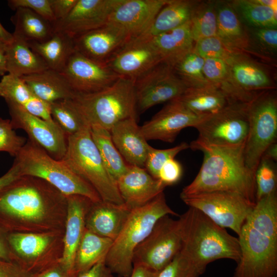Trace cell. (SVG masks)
<instances>
[{"label":"cell","instance_id":"cell-49","mask_svg":"<svg viewBox=\"0 0 277 277\" xmlns=\"http://www.w3.org/2000/svg\"><path fill=\"white\" fill-rule=\"evenodd\" d=\"M8 4L14 10L19 8H27L51 22L56 21L50 0H10L8 1Z\"/></svg>","mask_w":277,"mask_h":277},{"label":"cell","instance_id":"cell-35","mask_svg":"<svg viewBox=\"0 0 277 277\" xmlns=\"http://www.w3.org/2000/svg\"><path fill=\"white\" fill-rule=\"evenodd\" d=\"M112 243V240L85 229L75 257L74 277L105 259Z\"/></svg>","mask_w":277,"mask_h":277},{"label":"cell","instance_id":"cell-59","mask_svg":"<svg viewBox=\"0 0 277 277\" xmlns=\"http://www.w3.org/2000/svg\"><path fill=\"white\" fill-rule=\"evenodd\" d=\"M262 157L276 162L277 160V143H273L264 151Z\"/></svg>","mask_w":277,"mask_h":277},{"label":"cell","instance_id":"cell-29","mask_svg":"<svg viewBox=\"0 0 277 277\" xmlns=\"http://www.w3.org/2000/svg\"><path fill=\"white\" fill-rule=\"evenodd\" d=\"M21 78L37 97L49 105L72 100L76 94L62 73L51 69Z\"/></svg>","mask_w":277,"mask_h":277},{"label":"cell","instance_id":"cell-18","mask_svg":"<svg viewBox=\"0 0 277 277\" xmlns=\"http://www.w3.org/2000/svg\"><path fill=\"white\" fill-rule=\"evenodd\" d=\"M123 0H77L64 18L52 23L54 30L73 38L108 23L113 10Z\"/></svg>","mask_w":277,"mask_h":277},{"label":"cell","instance_id":"cell-3","mask_svg":"<svg viewBox=\"0 0 277 277\" xmlns=\"http://www.w3.org/2000/svg\"><path fill=\"white\" fill-rule=\"evenodd\" d=\"M244 146H212L192 141L189 148L202 151L204 159L199 173L183 189L180 197L211 191H229L255 203L254 173L245 164Z\"/></svg>","mask_w":277,"mask_h":277},{"label":"cell","instance_id":"cell-47","mask_svg":"<svg viewBox=\"0 0 277 277\" xmlns=\"http://www.w3.org/2000/svg\"><path fill=\"white\" fill-rule=\"evenodd\" d=\"M203 72L210 83L220 86L224 89L228 87L229 68L226 61L219 58H205Z\"/></svg>","mask_w":277,"mask_h":277},{"label":"cell","instance_id":"cell-14","mask_svg":"<svg viewBox=\"0 0 277 277\" xmlns=\"http://www.w3.org/2000/svg\"><path fill=\"white\" fill-rule=\"evenodd\" d=\"M187 88L172 67L162 62L134 80L136 111L177 99Z\"/></svg>","mask_w":277,"mask_h":277},{"label":"cell","instance_id":"cell-1","mask_svg":"<svg viewBox=\"0 0 277 277\" xmlns=\"http://www.w3.org/2000/svg\"><path fill=\"white\" fill-rule=\"evenodd\" d=\"M67 196L45 180L23 175L0 190V227L7 233L64 232Z\"/></svg>","mask_w":277,"mask_h":277},{"label":"cell","instance_id":"cell-30","mask_svg":"<svg viewBox=\"0 0 277 277\" xmlns=\"http://www.w3.org/2000/svg\"><path fill=\"white\" fill-rule=\"evenodd\" d=\"M216 36L231 50L241 54L250 48L247 31L229 2H215Z\"/></svg>","mask_w":277,"mask_h":277},{"label":"cell","instance_id":"cell-44","mask_svg":"<svg viewBox=\"0 0 277 277\" xmlns=\"http://www.w3.org/2000/svg\"><path fill=\"white\" fill-rule=\"evenodd\" d=\"M189 148L186 142L168 149H157L149 146L144 168L154 178L157 179L159 172L168 160L174 159L180 152Z\"/></svg>","mask_w":277,"mask_h":277},{"label":"cell","instance_id":"cell-6","mask_svg":"<svg viewBox=\"0 0 277 277\" xmlns=\"http://www.w3.org/2000/svg\"><path fill=\"white\" fill-rule=\"evenodd\" d=\"M72 102L90 127L110 130L117 123L136 117L134 80L120 77L107 88L76 94Z\"/></svg>","mask_w":277,"mask_h":277},{"label":"cell","instance_id":"cell-7","mask_svg":"<svg viewBox=\"0 0 277 277\" xmlns=\"http://www.w3.org/2000/svg\"><path fill=\"white\" fill-rule=\"evenodd\" d=\"M21 176L29 175L47 182L65 196L82 195L93 202L101 199L94 188L61 160L52 157L29 139L15 157Z\"/></svg>","mask_w":277,"mask_h":277},{"label":"cell","instance_id":"cell-2","mask_svg":"<svg viewBox=\"0 0 277 277\" xmlns=\"http://www.w3.org/2000/svg\"><path fill=\"white\" fill-rule=\"evenodd\" d=\"M238 240L241 256L233 277L277 276V194L257 201Z\"/></svg>","mask_w":277,"mask_h":277},{"label":"cell","instance_id":"cell-15","mask_svg":"<svg viewBox=\"0 0 277 277\" xmlns=\"http://www.w3.org/2000/svg\"><path fill=\"white\" fill-rule=\"evenodd\" d=\"M14 129H22L29 140L43 148L52 157L61 160L67 149V135L55 122L34 115L21 107L8 103Z\"/></svg>","mask_w":277,"mask_h":277},{"label":"cell","instance_id":"cell-52","mask_svg":"<svg viewBox=\"0 0 277 277\" xmlns=\"http://www.w3.org/2000/svg\"><path fill=\"white\" fill-rule=\"evenodd\" d=\"M0 277H32V274L13 262L0 260Z\"/></svg>","mask_w":277,"mask_h":277},{"label":"cell","instance_id":"cell-57","mask_svg":"<svg viewBox=\"0 0 277 277\" xmlns=\"http://www.w3.org/2000/svg\"><path fill=\"white\" fill-rule=\"evenodd\" d=\"M129 277H157L159 272L141 265L134 264Z\"/></svg>","mask_w":277,"mask_h":277},{"label":"cell","instance_id":"cell-53","mask_svg":"<svg viewBox=\"0 0 277 277\" xmlns=\"http://www.w3.org/2000/svg\"><path fill=\"white\" fill-rule=\"evenodd\" d=\"M75 277H114L113 273L102 260L89 269L77 274Z\"/></svg>","mask_w":277,"mask_h":277},{"label":"cell","instance_id":"cell-20","mask_svg":"<svg viewBox=\"0 0 277 277\" xmlns=\"http://www.w3.org/2000/svg\"><path fill=\"white\" fill-rule=\"evenodd\" d=\"M131 38L124 30L107 24L73 41L75 50L93 61L107 64Z\"/></svg>","mask_w":277,"mask_h":277},{"label":"cell","instance_id":"cell-33","mask_svg":"<svg viewBox=\"0 0 277 277\" xmlns=\"http://www.w3.org/2000/svg\"><path fill=\"white\" fill-rule=\"evenodd\" d=\"M27 43L49 69L59 72L63 70L68 59L75 50L73 38L60 31H54L51 36L44 42Z\"/></svg>","mask_w":277,"mask_h":277},{"label":"cell","instance_id":"cell-56","mask_svg":"<svg viewBox=\"0 0 277 277\" xmlns=\"http://www.w3.org/2000/svg\"><path fill=\"white\" fill-rule=\"evenodd\" d=\"M7 232L0 227V260L11 261V252L7 240Z\"/></svg>","mask_w":277,"mask_h":277},{"label":"cell","instance_id":"cell-34","mask_svg":"<svg viewBox=\"0 0 277 277\" xmlns=\"http://www.w3.org/2000/svg\"><path fill=\"white\" fill-rule=\"evenodd\" d=\"M197 2L169 0L159 12L145 34L154 36L188 23L190 21L193 10Z\"/></svg>","mask_w":277,"mask_h":277},{"label":"cell","instance_id":"cell-12","mask_svg":"<svg viewBox=\"0 0 277 277\" xmlns=\"http://www.w3.org/2000/svg\"><path fill=\"white\" fill-rule=\"evenodd\" d=\"M189 207L195 208L219 226L230 228L238 235L255 203L229 191H211L181 196Z\"/></svg>","mask_w":277,"mask_h":277},{"label":"cell","instance_id":"cell-25","mask_svg":"<svg viewBox=\"0 0 277 277\" xmlns=\"http://www.w3.org/2000/svg\"><path fill=\"white\" fill-rule=\"evenodd\" d=\"M131 210L121 204L102 200L92 202L85 217V228L100 236L112 240L117 237Z\"/></svg>","mask_w":277,"mask_h":277},{"label":"cell","instance_id":"cell-13","mask_svg":"<svg viewBox=\"0 0 277 277\" xmlns=\"http://www.w3.org/2000/svg\"><path fill=\"white\" fill-rule=\"evenodd\" d=\"M182 239L179 219L166 215L159 219L133 253V265L160 272L181 251Z\"/></svg>","mask_w":277,"mask_h":277},{"label":"cell","instance_id":"cell-32","mask_svg":"<svg viewBox=\"0 0 277 277\" xmlns=\"http://www.w3.org/2000/svg\"><path fill=\"white\" fill-rule=\"evenodd\" d=\"M12 34L13 40L4 48L7 72L21 77L49 69L25 40Z\"/></svg>","mask_w":277,"mask_h":277},{"label":"cell","instance_id":"cell-17","mask_svg":"<svg viewBox=\"0 0 277 277\" xmlns=\"http://www.w3.org/2000/svg\"><path fill=\"white\" fill-rule=\"evenodd\" d=\"M162 62L152 37L144 34L131 38L106 64L120 77L135 80Z\"/></svg>","mask_w":277,"mask_h":277},{"label":"cell","instance_id":"cell-27","mask_svg":"<svg viewBox=\"0 0 277 277\" xmlns=\"http://www.w3.org/2000/svg\"><path fill=\"white\" fill-rule=\"evenodd\" d=\"M178 99L190 111L203 116L215 114L235 102H242L234 99L220 86L212 84L187 88Z\"/></svg>","mask_w":277,"mask_h":277},{"label":"cell","instance_id":"cell-23","mask_svg":"<svg viewBox=\"0 0 277 277\" xmlns=\"http://www.w3.org/2000/svg\"><path fill=\"white\" fill-rule=\"evenodd\" d=\"M116 184L124 203L131 210L146 205L166 187L145 168L131 165Z\"/></svg>","mask_w":277,"mask_h":277},{"label":"cell","instance_id":"cell-28","mask_svg":"<svg viewBox=\"0 0 277 277\" xmlns=\"http://www.w3.org/2000/svg\"><path fill=\"white\" fill-rule=\"evenodd\" d=\"M0 96L6 102L18 105L29 113L49 122H54L50 106L37 97L21 77L7 74L0 81Z\"/></svg>","mask_w":277,"mask_h":277},{"label":"cell","instance_id":"cell-16","mask_svg":"<svg viewBox=\"0 0 277 277\" xmlns=\"http://www.w3.org/2000/svg\"><path fill=\"white\" fill-rule=\"evenodd\" d=\"M76 94L102 90L120 76L106 64L93 61L74 50L61 71Z\"/></svg>","mask_w":277,"mask_h":277},{"label":"cell","instance_id":"cell-24","mask_svg":"<svg viewBox=\"0 0 277 277\" xmlns=\"http://www.w3.org/2000/svg\"><path fill=\"white\" fill-rule=\"evenodd\" d=\"M227 63L229 68V84L238 90L256 94L274 88L266 70L244 54L235 55Z\"/></svg>","mask_w":277,"mask_h":277},{"label":"cell","instance_id":"cell-11","mask_svg":"<svg viewBox=\"0 0 277 277\" xmlns=\"http://www.w3.org/2000/svg\"><path fill=\"white\" fill-rule=\"evenodd\" d=\"M251 101L235 102L205 118L194 127L199 135L193 141L217 147L245 145L249 131V105Z\"/></svg>","mask_w":277,"mask_h":277},{"label":"cell","instance_id":"cell-26","mask_svg":"<svg viewBox=\"0 0 277 277\" xmlns=\"http://www.w3.org/2000/svg\"><path fill=\"white\" fill-rule=\"evenodd\" d=\"M112 141L129 165L144 168L149 145L135 117L123 120L110 130Z\"/></svg>","mask_w":277,"mask_h":277},{"label":"cell","instance_id":"cell-41","mask_svg":"<svg viewBox=\"0 0 277 277\" xmlns=\"http://www.w3.org/2000/svg\"><path fill=\"white\" fill-rule=\"evenodd\" d=\"M204 59L193 50L173 67L175 74L189 87H199L211 84L203 72Z\"/></svg>","mask_w":277,"mask_h":277},{"label":"cell","instance_id":"cell-51","mask_svg":"<svg viewBox=\"0 0 277 277\" xmlns=\"http://www.w3.org/2000/svg\"><path fill=\"white\" fill-rule=\"evenodd\" d=\"M77 2V0H50L51 9L55 21L66 17L73 8Z\"/></svg>","mask_w":277,"mask_h":277},{"label":"cell","instance_id":"cell-61","mask_svg":"<svg viewBox=\"0 0 277 277\" xmlns=\"http://www.w3.org/2000/svg\"><path fill=\"white\" fill-rule=\"evenodd\" d=\"M258 3L270 7L277 11V1L275 0H254Z\"/></svg>","mask_w":277,"mask_h":277},{"label":"cell","instance_id":"cell-10","mask_svg":"<svg viewBox=\"0 0 277 277\" xmlns=\"http://www.w3.org/2000/svg\"><path fill=\"white\" fill-rule=\"evenodd\" d=\"M249 131L244 156L247 167L253 173L267 148L276 142L277 99L274 92L258 93L249 105Z\"/></svg>","mask_w":277,"mask_h":277},{"label":"cell","instance_id":"cell-9","mask_svg":"<svg viewBox=\"0 0 277 277\" xmlns=\"http://www.w3.org/2000/svg\"><path fill=\"white\" fill-rule=\"evenodd\" d=\"M64 232L8 233L11 261L32 274L58 263L63 252Z\"/></svg>","mask_w":277,"mask_h":277},{"label":"cell","instance_id":"cell-36","mask_svg":"<svg viewBox=\"0 0 277 277\" xmlns=\"http://www.w3.org/2000/svg\"><path fill=\"white\" fill-rule=\"evenodd\" d=\"M11 19L15 27L13 34L27 42H44L54 32L52 22L29 9L17 8Z\"/></svg>","mask_w":277,"mask_h":277},{"label":"cell","instance_id":"cell-40","mask_svg":"<svg viewBox=\"0 0 277 277\" xmlns=\"http://www.w3.org/2000/svg\"><path fill=\"white\" fill-rule=\"evenodd\" d=\"M50 106L52 119L68 136L77 132L87 124L72 100L57 101Z\"/></svg>","mask_w":277,"mask_h":277},{"label":"cell","instance_id":"cell-22","mask_svg":"<svg viewBox=\"0 0 277 277\" xmlns=\"http://www.w3.org/2000/svg\"><path fill=\"white\" fill-rule=\"evenodd\" d=\"M67 211L63 238V252L60 261L62 267L74 277L75 257L85 230V217L92 202L80 195L67 196Z\"/></svg>","mask_w":277,"mask_h":277},{"label":"cell","instance_id":"cell-8","mask_svg":"<svg viewBox=\"0 0 277 277\" xmlns=\"http://www.w3.org/2000/svg\"><path fill=\"white\" fill-rule=\"evenodd\" d=\"M61 161L89 183L102 201L124 203L116 181L104 165L89 125L68 136L66 151Z\"/></svg>","mask_w":277,"mask_h":277},{"label":"cell","instance_id":"cell-46","mask_svg":"<svg viewBox=\"0 0 277 277\" xmlns=\"http://www.w3.org/2000/svg\"><path fill=\"white\" fill-rule=\"evenodd\" d=\"M26 142L24 137L17 135L11 120L0 118V151L15 157Z\"/></svg>","mask_w":277,"mask_h":277},{"label":"cell","instance_id":"cell-50","mask_svg":"<svg viewBox=\"0 0 277 277\" xmlns=\"http://www.w3.org/2000/svg\"><path fill=\"white\" fill-rule=\"evenodd\" d=\"M183 173L182 166L174 159L168 160L160 169L157 180L165 186L172 185L177 183Z\"/></svg>","mask_w":277,"mask_h":277},{"label":"cell","instance_id":"cell-48","mask_svg":"<svg viewBox=\"0 0 277 277\" xmlns=\"http://www.w3.org/2000/svg\"><path fill=\"white\" fill-rule=\"evenodd\" d=\"M249 38L256 44L261 50L269 54H274L277 50L276 28L248 27Z\"/></svg>","mask_w":277,"mask_h":277},{"label":"cell","instance_id":"cell-54","mask_svg":"<svg viewBox=\"0 0 277 277\" xmlns=\"http://www.w3.org/2000/svg\"><path fill=\"white\" fill-rule=\"evenodd\" d=\"M32 277H70L62 267L59 263L37 273L32 274Z\"/></svg>","mask_w":277,"mask_h":277},{"label":"cell","instance_id":"cell-37","mask_svg":"<svg viewBox=\"0 0 277 277\" xmlns=\"http://www.w3.org/2000/svg\"><path fill=\"white\" fill-rule=\"evenodd\" d=\"M90 131L106 169L116 182L127 171L129 165L126 162L115 146L110 130L97 126H91Z\"/></svg>","mask_w":277,"mask_h":277},{"label":"cell","instance_id":"cell-4","mask_svg":"<svg viewBox=\"0 0 277 277\" xmlns=\"http://www.w3.org/2000/svg\"><path fill=\"white\" fill-rule=\"evenodd\" d=\"M179 219L182 239L181 251L204 273L207 265L217 260L228 259L238 262L241 256L238 238L225 228L192 207Z\"/></svg>","mask_w":277,"mask_h":277},{"label":"cell","instance_id":"cell-19","mask_svg":"<svg viewBox=\"0 0 277 277\" xmlns=\"http://www.w3.org/2000/svg\"><path fill=\"white\" fill-rule=\"evenodd\" d=\"M207 117L195 114L177 98L169 102L140 128L147 141L157 140L171 143L182 129L195 127Z\"/></svg>","mask_w":277,"mask_h":277},{"label":"cell","instance_id":"cell-55","mask_svg":"<svg viewBox=\"0 0 277 277\" xmlns=\"http://www.w3.org/2000/svg\"><path fill=\"white\" fill-rule=\"evenodd\" d=\"M21 176L19 168L14 161L9 170L0 177V190L8 185Z\"/></svg>","mask_w":277,"mask_h":277},{"label":"cell","instance_id":"cell-58","mask_svg":"<svg viewBox=\"0 0 277 277\" xmlns=\"http://www.w3.org/2000/svg\"><path fill=\"white\" fill-rule=\"evenodd\" d=\"M13 38V34L6 30L0 22V47L4 49L5 47L12 42Z\"/></svg>","mask_w":277,"mask_h":277},{"label":"cell","instance_id":"cell-39","mask_svg":"<svg viewBox=\"0 0 277 277\" xmlns=\"http://www.w3.org/2000/svg\"><path fill=\"white\" fill-rule=\"evenodd\" d=\"M191 33L194 42L216 36L217 16L214 1H198L190 21Z\"/></svg>","mask_w":277,"mask_h":277},{"label":"cell","instance_id":"cell-45","mask_svg":"<svg viewBox=\"0 0 277 277\" xmlns=\"http://www.w3.org/2000/svg\"><path fill=\"white\" fill-rule=\"evenodd\" d=\"M203 273L190 259L180 251L159 272L157 277H200Z\"/></svg>","mask_w":277,"mask_h":277},{"label":"cell","instance_id":"cell-60","mask_svg":"<svg viewBox=\"0 0 277 277\" xmlns=\"http://www.w3.org/2000/svg\"><path fill=\"white\" fill-rule=\"evenodd\" d=\"M7 72L6 61L4 49L0 47V75L4 76Z\"/></svg>","mask_w":277,"mask_h":277},{"label":"cell","instance_id":"cell-42","mask_svg":"<svg viewBox=\"0 0 277 277\" xmlns=\"http://www.w3.org/2000/svg\"><path fill=\"white\" fill-rule=\"evenodd\" d=\"M275 163L264 157L261 158L254 173L256 201L276 192Z\"/></svg>","mask_w":277,"mask_h":277},{"label":"cell","instance_id":"cell-38","mask_svg":"<svg viewBox=\"0 0 277 277\" xmlns=\"http://www.w3.org/2000/svg\"><path fill=\"white\" fill-rule=\"evenodd\" d=\"M239 18L250 28H277L276 12L254 0H236L229 2Z\"/></svg>","mask_w":277,"mask_h":277},{"label":"cell","instance_id":"cell-21","mask_svg":"<svg viewBox=\"0 0 277 277\" xmlns=\"http://www.w3.org/2000/svg\"><path fill=\"white\" fill-rule=\"evenodd\" d=\"M169 0H123L111 14L107 24L126 32L131 37L145 34Z\"/></svg>","mask_w":277,"mask_h":277},{"label":"cell","instance_id":"cell-43","mask_svg":"<svg viewBox=\"0 0 277 277\" xmlns=\"http://www.w3.org/2000/svg\"><path fill=\"white\" fill-rule=\"evenodd\" d=\"M193 51L204 59L219 58L226 63L235 55L241 54L229 49L217 36L196 42Z\"/></svg>","mask_w":277,"mask_h":277},{"label":"cell","instance_id":"cell-31","mask_svg":"<svg viewBox=\"0 0 277 277\" xmlns=\"http://www.w3.org/2000/svg\"><path fill=\"white\" fill-rule=\"evenodd\" d=\"M152 37V36H151ZM162 62L172 67L193 50L190 22L152 37Z\"/></svg>","mask_w":277,"mask_h":277},{"label":"cell","instance_id":"cell-5","mask_svg":"<svg viewBox=\"0 0 277 277\" xmlns=\"http://www.w3.org/2000/svg\"><path fill=\"white\" fill-rule=\"evenodd\" d=\"M166 215H179L167 204L163 192L146 205L131 210L105 258L106 264L113 274L130 276L135 249L148 235L157 221Z\"/></svg>","mask_w":277,"mask_h":277}]
</instances>
